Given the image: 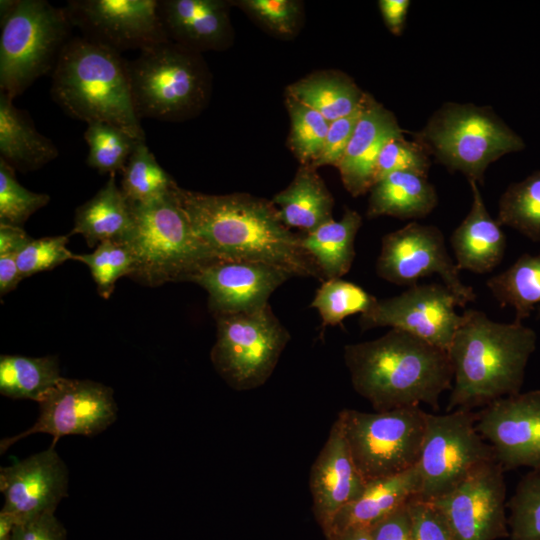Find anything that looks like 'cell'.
Instances as JSON below:
<instances>
[{
	"label": "cell",
	"instance_id": "obj_11",
	"mask_svg": "<svg viewBox=\"0 0 540 540\" xmlns=\"http://www.w3.org/2000/svg\"><path fill=\"white\" fill-rule=\"evenodd\" d=\"M476 413L456 409L445 414L426 413V425L417 463L421 488L417 500L432 502L453 491L476 470L495 461L492 447L475 426Z\"/></svg>",
	"mask_w": 540,
	"mask_h": 540
},
{
	"label": "cell",
	"instance_id": "obj_30",
	"mask_svg": "<svg viewBox=\"0 0 540 540\" xmlns=\"http://www.w3.org/2000/svg\"><path fill=\"white\" fill-rule=\"evenodd\" d=\"M285 94L311 107L332 122L357 110L365 92L344 73L322 71L292 83L286 88Z\"/></svg>",
	"mask_w": 540,
	"mask_h": 540
},
{
	"label": "cell",
	"instance_id": "obj_49",
	"mask_svg": "<svg viewBox=\"0 0 540 540\" xmlns=\"http://www.w3.org/2000/svg\"><path fill=\"white\" fill-rule=\"evenodd\" d=\"M32 239L21 227L0 223V255H17Z\"/></svg>",
	"mask_w": 540,
	"mask_h": 540
},
{
	"label": "cell",
	"instance_id": "obj_37",
	"mask_svg": "<svg viewBox=\"0 0 540 540\" xmlns=\"http://www.w3.org/2000/svg\"><path fill=\"white\" fill-rule=\"evenodd\" d=\"M291 128L288 144L301 165H312L321 153L329 121L311 107L285 94Z\"/></svg>",
	"mask_w": 540,
	"mask_h": 540
},
{
	"label": "cell",
	"instance_id": "obj_40",
	"mask_svg": "<svg viewBox=\"0 0 540 540\" xmlns=\"http://www.w3.org/2000/svg\"><path fill=\"white\" fill-rule=\"evenodd\" d=\"M49 201L48 194L23 187L16 179L15 169L0 158V223L21 227Z\"/></svg>",
	"mask_w": 540,
	"mask_h": 540
},
{
	"label": "cell",
	"instance_id": "obj_15",
	"mask_svg": "<svg viewBox=\"0 0 540 540\" xmlns=\"http://www.w3.org/2000/svg\"><path fill=\"white\" fill-rule=\"evenodd\" d=\"M64 8L82 37L118 53L169 40L158 0H70Z\"/></svg>",
	"mask_w": 540,
	"mask_h": 540
},
{
	"label": "cell",
	"instance_id": "obj_22",
	"mask_svg": "<svg viewBox=\"0 0 540 540\" xmlns=\"http://www.w3.org/2000/svg\"><path fill=\"white\" fill-rule=\"evenodd\" d=\"M232 5L225 0H160L158 10L170 41L202 53L221 51L232 43Z\"/></svg>",
	"mask_w": 540,
	"mask_h": 540
},
{
	"label": "cell",
	"instance_id": "obj_31",
	"mask_svg": "<svg viewBox=\"0 0 540 540\" xmlns=\"http://www.w3.org/2000/svg\"><path fill=\"white\" fill-rule=\"evenodd\" d=\"M486 285L501 307L515 309L514 322L522 323L536 306L540 318V254H522L505 271L489 278Z\"/></svg>",
	"mask_w": 540,
	"mask_h": 540
},
{
	"label": "cell",
	"instance_id": "obj_29",
	"mask_svg": "<svg viewBox=\"0 0 540 540\" xmlns=\"http://www.w3.org/2000/svg\"><path fill=\"white\" fill-rule=\"evenodd\" d=\"M361 225V215L347 208L340 220L332 219L300 237L302 247L324 279L341 278L350 271Z\"/></svg>",
	"mask_w": 540,
	"mask_h": 540
},
{
	"label": "cell",
	"instance_id": "obj_26",
	"mask_svg": "<svg viewBox=\"0 0 540 540\" xmlns=\"http://www.w3.org/2000/svg\"><path fill=\"white\" fill-rule=\"evenodd\" d=\"M282 223L305 233L331 221L334 198L312 165H300L291 183L274 195Z\"/></svg>",
	"mask_w": 540,
	"mask_h": 540
},
{
	"label": "cell",
	"instance_id": "obj_12",
	"mask_svg": "<svg viewBox=\"0 0 540 540\" xmlns=\"http://www.w3.org/2000/svg\"><path fill=\"white\" fill-rule=\"evenodd\" d=\"M459 271L446 249L442 231L434 225L412 221L382 237L376 272L392 284L411 287L419 279L437 274L465 307L476 294L461 281Z\"/></svg>",
	"mask_w": 540,
	"mask_h": 540
},
{
	"label": "cell",
	"instance_id": "obj_50",
	"mask_svg": "<svg viewBox=\"0 0 540 540\" xmlns=\"http://www.w3.org/2000/svg\"><path fill=\"white\" fill-rule=\"evenodd\" d=\"M21 280L16 255H0V295H6L14 290Z\"/></svg>",
	"mask_w": 540,
	"mask_h": 540
},
{
	"label": "cell",
	"instance_id": "obj_24",
	"mask_svg": "<svg viewBox=\"0 0 540 540\" xmlns=\"http://www.w3.org/2000/svg\"><path fill=\"white\" fill-rule=\"evenodd\" d=\"M421 488L418 465L398 475L370 482L362 495L335 516L330 532L370 529L397 509L417 498Z\"/></svg>",
	"mask_w": 540,
	"mask_h": 540
},
{
	"label": "cell",
	"instance_id": "obj_41",
	"mask_svg": "<svg viewBox=\"0 0 540 540\" xmlns=\"http://www.w3.org/2000/svg\"><path fill=\"white\" fill-rule=\"evenodd\" d=\"M240 7L269 33L281 38L293 37L301 27L303 4L297 0H240Z\"/></svg>",
	"mask_w": 540,
	"mask_h": 540
},
{
	"label": "cell",
	"instance_id": "obj_2",
	"mask_svg": "<svg viewBox=\"0 0 540 540\" xmlns=\"http://www.w3.org/2000/svg\"><path fill=\"white\" fill-rule=\"evenodd\" d=\"M344 361L354 390L377 412L422 403L437 410L452 388L448 352L398 329L346 345Z\"/></svg>",
	"mask_w": 540,
	"mask_h": 540
},
{
	"label": "cell",
	"instance_id": "obj_16",
	"mask_svg": "<svg viewBox=\"0 0 540 540\" xmlns=\"http://www.w3.org/2000/svg\"><path fill=\"white\" fill-rule=\"evenodd\" d=\"M504 469L495 460L476 470L453 491L432 502L454 540L508 537Z\"/></svg>",
	"mask_w": 540,
	"mask_h": 540
},
{
	"label": "cell",
	"instance_id": "obj_21",
	"mask_svg": "<svg viewBox=\"0 0 540 540\" xmlns=\"http://www.w3.org/2000/svg\"><path fill=\"white\" fill-rule=\"evenodd\" d=\"M403 134L395 115L365 92L359 120L337 166L345 189L353 197L370 191L381 149L387 141Z\"/></svg>",
	"mask_w": 540,
	"mask_h": 540
},
{
	"label": "cell",
	"instance_id": "obj_52",
	"mask_svg": "<svg viewBox=\"0 0 540 540\" xmlns=\"http://www.w3.org/2000/svg\"><path fill=\"white\" fill-rule=\"evenodd\" d=\"M19 523L18 518L11 512H0V540H11L12 533Z\"/></svg>",
	"mask_w": 540,
	"mask_h": 540
},
{
	"label": "cell",
	"instance_id": "obj_8",
	"mask_svg": "<svg viewBox=\"0 0 540 540\" xmlns=\"http://www.w3.org/2000/svg\"><path fill=\"white\" fill-rule=\"evenodd\" d=\"M0 20V92L14 99L54 70L73 25L46 0H1Z\"/></svg>",
	"mask_w": 540,
	"mask_h": 540
},
{
	"label": "cell",
	"instance_id": "obj_25",
	"mask_svg": "<svg viewBox=\"0 0 540 540\" xmlns=\"http://www.w3.org/2000/svg\"><path fill=\"white\" fill-rule=\"evenodd\" d=\"M134 225L132 206L110 174L105 185L75 211L69 236L80 234L89 247L114 240L124 242Z\"/></svg>",
	"mask_w": 540,
	"mask_h": 540
},
{
	"label": "cell",
	"instance_id": "obj_39",
	"mask_svg": "<svg viewBox=\"0 0 540 540\" xmlns=\"http://www.w3.org/2000/svg\"><path fill=\"white\" fill-rule=\"evenodd\" d=\"M506 506L509 540H540V470L521 478Z\"/></svg>",
	"mask_w": 540,
	"mask_h": 540
},
{
	"label": "cell",
	"instance_id": "obj_4",
	"mask_svg": "<svg viewBox=\"0 0 540 540\" xmlns=\"http://www.w3.org/2000/svg\"><path fill=\"white\" fill-rule=\"evenodd\" d=\"M51 95L72 118L108 123L145 140L120 53L84 37L63 48L52 72Z\"/></svg>",
	"mask_w": 540,
	"mask_h": 540
},
{
	"label": "cell",
	"instance_id": "obj_23",
	"mask_svg": "<svg viewBox=\"0 0 540 540\" xmlns=\"http://www.w3.org/2000/svg\"><path fill=\"white\" fill-rule=\"evenodd\" d=\"M469 183L471 208L453 231L450 243L459 270L485 274L498 266L504 257L506 236L501 225L488 212L479 184L475 181Z\"/></svg>",
	"mask_w": 540,
	"mask_h": 540
},
{
	"label": "cell",
	"instance_id": "obj_18",
	"mask_svg": "<svg viewBox=\"0 0 540 540\" xmlns=\"http://www.w3.org/2000/svg\"><path fill=\"white\" fill-rule=\"evenodd\" d=\"M294 277L276 265L248 260H217L191 280L208 293L215 315L253 312L267 306L272 293Z\"/></svg>",
	"mask_w": 540,
	"mask_h": 540
},
{
	"label": "cell",
	"instance_id": "obj_45",
	"mask_svg": "<svg viewBox=\"0 0 540 540\" xmlns=\"http://www.w3.org/2000/svg\"><path fill=\"white\" fill-rule=\"evenodd\" d=\"M414 540H454L442 516L430 503L410 501Z\"/></svg>",
	"mask_w": 540,
	"mask_h": 540
},
{
	"label": "cell",
	"instance_id": "obj_32",
	"mask_svg": "<svg viewBox=\"0 0 540 540\" xmlns=\"http://www.w3.org/2000/svg\"><path fill=\"white\" fill-rule=\"evenodd\" d=\"M62 378L56 356H0V393L38 402Z\"/></svg>",
	"mask_w": 540,
	"mask_h": 540
},
{
	"label": "cell",
	"instance_id": "obj_47",
	"mask_svg": "<svg viewBox=\"0 0 540 540\" xmlns=\"http://www.w3.org/2000/svg\"><path fill=\"white\" fill-rule=\"evenodd\" d=\"M372 540H414L410 502L368 529Z\"/></svg>",
	"mask_w": 540,
	"mask_h": 540
},
{
	"label": "cell",
	"instance_id": "obj_46",
	"mask_svg": "<svg viewBox=\"0 0 540 540\" xmlns=\"http://www.w3.org/2000/svg\"><path fill=\"white\" fill-rule=\"evenodd\" d=\"M11 540H66V530L54 513L47 512L18 523Z\"/></svg>",
	"mask_w": 540,
	"mask_h": 540
},
{
	"label": "cell",
	"instance_id": "obj_7",
	"mask_svg": "<svg viewBox=\"0 0 540 540\" xmlns=\"http://www.w3.org/2000/svg\"><path fill=\"white\" fill-rule=\"evenodd\" d=\"M413 137L449 171L478 184L491 163L525 147L491 107L472 103L445 102Z\"/></svg>",
	"mask_w": 540,
	"mask_h": 540
},
{
	"label": "cell",
	"instance_id": "obj_34",
	"mask_svg": "<svg viewBox=\"0 0 540 540\" xmlns=\"http://www.w3.org/2000/svg\"><path fill=\"white\" fill-rule=\"evenodd\" d=\"M497 222L540 241V171L511 183L499 200Z\"/></svg>",
	"mask_w": 540,
	"mask_h": 540
},
{
	"label": "cell",
	"instance_id": "obj_48",
	"mask_svg": "<svg viewBox=\"0 0 540 540\" xmlns=\"http://www.w3.org/2000/svg\"><path fill=\"white\" fill-rule=\"evenodd\" d=\"M378 6L388 30L393 35L400 36L405 27L410 1L380 0Z\"/></svg>",
	"mask_w": 540,
	"mask_h": 540
},
{
	"label": "cell",
	"instance_id": "obj_28",
	"mask_svg": "<svg viewBox=\"0 0 540 540\" xmlns=\"http://www.w3.org/2000/svg\"><path fill=\"white\" fill-rule=\"evenodd\" d=\"M54 143L40 134L30 117L0 92V158L22 172L37 170L58 156Z\"/></svg>",
	"mask_w": 540,
	"mask_h": 540
},
{
	"label": "cell",
	"instance_id": "obj_6",
	"mask_svg": "<svg viewBox=\"0 0 540 540\" xmlns=\"http://www.w3.org/2000/svg\"><path fill=\"white\" fill-rule=\"evenodd\" d=\"M138 118L179 122L197 116L211 94V75L201 53L173 41L126 60Z\"/></svg>",
	"mask_w": 540,
	"mask_h": 540
},
{
	"label": "cell",
	"instance_id": "obj_9",
	"mask_svg": "<svg viewBox=\"0 0 540 540\" xmlns=\"http://www.w3.org/2000/svg\"><path fill=\"white\" fill-rule=\"evenodd\" d=\"M426 413L419 406L373 413L353 409L339 412L352 458L367 484L417 465Z\"/></svg>",
	"mask_w": 540,
	"mask_h": 540
},
{
	"label": "cell",
	"instance_id": "obj_10",
	"mask_svg": "<svg viewBox=\"0 0 540 540\" xmlns=\"http://www.w3.org/2000/svg\"><path fill=\"white\" fill-rule=\"evenodd\" d=\"M216 341L211 362L234 390L262 386L272 375L290 334L268 304L246 313L215 315Z\"/></svg>",
	"mask_w": 540,
	"mask_h": 540
},
{
	"label": "cell",
	"instance_id": "obj_42",
	"mask_svg": "<svg viewBox=\"0 0 540 540\" xmlns=\"http://www.w3.org/2000/svg\"><path fill=\"white\" fill-rule=\"evenodd\" d=\"M429 152L419 141L407 140L403 135L387 141L375 166L374 184L394 172H414L427 176L431 166Z\"/></svg>",
	"mask_w": 540,
	"mask_h": 540
},
{
	"label": "cell",
	"instance_id": "obj_20",
	"mask_svg": "<svg viewBox=\"0 0 540 540\" xmlns=\"http://www.w3.org/2000/svg\"><path fill=\"white\" fill-rule=\"evenodd\" d=\"M366 486L337 416L309 474L312 510L323 534L329 530L337 513L359 498Z\"/></svg>",
	"mask_w": 540,
	"mask_h": 540
},
{
	"label": "cell",
	"instance_id": "obj_5",
	"mask_svg": "<svg viewBox=\"0 0 540 540\" xmlns=\"http://www.w3.org/2000/svg\"><path fill=\"white\" fill-rule=\"evenodd\" d=\"M175 185L162 197L131 205L134 225L124 242L135 257L130 278L143 285L191 282L201 269L220 260L194 232Z\"/></svg>",
	"mask_w": 540,
	"mask_h": 540
},
{
	"label": "cell",
	"instance_id": "obj_51",
	"mask_svg": "<svg viewBox=\"0 0 540 540\" xmlns=\"http://www.w3.org/2000/svg\"><path fill=\"white\" fill-rule=\"evenodd\" d=\"M325 536L326 540H372L366 529H348L338 532H330Z\"/></svg>",
	"mask_w": 540,
	"mask_h": 540
},
{
	"label": "cell",
	"instance_id": "obj_43",
	"mask_svg": "<svg viewBox=\"0 0 540 540\" xmlns=\"http://www.w3.org/2000/svg\"><path fill=\"white\" fill-rule=\"evenodd\" d=\"M69 235L48 236L32 239L16 255L21 278L51 270L68 260L74 253L67 248Z\"/></svg>",
	"mask_w": 540,
	"mask_h": 540
},
{
	"label": "cell",
	"instance_id": "obj_35",
	"mask_svg": "<svg viewBox=\"0 0 540 540\" xmlns=\"http://www.w3.org/2000/svg\"><path fill=\"white\" fill-rule=\"evenodd\" d=\"M378 299L359 285L342 278L325 279L310 304L322 320V326H336L350 315L370 310Z\"/></svg>",
	"mask_w": 540,
	"mask_h": 540
},
{
	"label": "cell",
	"instance_id": "obj_19",
	"mask_svg": "<svg viewBox=\"0 0 540 540\" xmlns=\"http://www.w3.org/2000/svg\"><path fill=\"white\" fill-rule=\"evenodd\" d=\"M68 469L54 446L10 466L0 468L2 510L19 523L37 515L54 513L68 494Z\"/></svg>",
	"mask_w": 540,
	"mask_h": 540
},
{
	"label": "cell",
	"instance_id": "obj_1",
	"mask_svg": "<svg viewBox=\"0 0 540 540\" xmlns=\"http://www.w3.org/2000/svg\"><path fill=\"white\" fill-rule=\"evenodd\" d=\"M196 235L220 260H248L281 267L294 277L323 280L299 235L286 227L278 209L247 193L206 194L174 187Z\"/></svg>",
	"mask_w": 540,
	"mask_h": 540
},
{
	"label": "cell",
	"instance_id": "obj_3",
	"mask_svg": "<svg viewBox=\"0 0 540 540\" xmlns=\"http://www.w3.org/2000/svg\"><path fill=\"white\" fill-rule=\"evenodd\" d=\"M448 349L453 386L447 410H471L520 392L536 349V332L522 323H499L465 310Z\"/></svg>",
	"mask_w": 540,
	"mask_h": 540
},
{
	"label": "cell",
	"instance_id": "obj_38",
	"mask_svg": "<svg viewBox=\"0 0 540 540\" xmlns=\"http://www.w3.org/2000/svg\"><path fill=\"white\" fill-rule=\"evenodd\" d=\"M73 260L84 263L90 270L99 295L108 299L121 277H130L135 269V257L130 247L121 241L99 243L93 252L75 254Z\"/></svg>",
	"mask_w": 540,
	"mask_h": 540
},
{
	"label": "cell",
	"instance_id": "obj_14",
	"mask_svg": "<svg viewBox=\"0 0 540 540\" xmlns=\"http://www.w3.org/2000/svg\"><path fill=\"white\" fill-rule=\"evenodd\" d=\"M456 296L440 283L416 284L399 295L378 299L360 315L362 330L391 327L448 351L463 316Z\"/></svg>",
	"mask_w": 540,
	"mask_h": 540
},
{
	"label": "cell",
	"instance_id": "obj_33",
	"mask_svg": "<svg viewBox=\"0 0 540 540\" xmlns=\"http://www.w3.org/2000/svg\"><path fill=\"white\" fill-rule=\"evenodd\" d=\"M121 191L131 205L169 193L176 182L159 165L145 141H139L122 171Z\"/></svg>",
	"mask_w": 540,
	"mask_h": 540
},
{
	"label": "cell",
	"instance_id": "obj_17",
	"mask_svg": "<svg viewBox=\"0 0 540 540\" xmlns=\"http://www.w3.org/2000/svg\"><path fill=\"white\" fill-rule=\"evenodd\" d=\"M475 426L504 470H540V390L487 404L476 413Z\"/></svg>",
	"mask_w": 540,
	"mask_h": 540
},
{
	"label": "cell",
	"instance_id": "obj_13",
	"mask_svg": "<svg viewBox=\"0 0 540 540\" xmlns=\"http://www.w3.org/2000/svg\"><path fill=\"white\" fill-rule=\"evenodd\" d=\"M39 416L27 430L0 441V453L15 442L35 433L53 437L51 446L66 435L94 436L106 430L117 419L113 389L92 380L62 377L37 402Z\"/></svg>",
	"mask_w": 540,
	"mask_h": 540
},
{
	"label": "cell",
	"instance_id": "obj_27",
	"mask_svg": "<svg viewBox=\"0 0 540 540\" xmlns=\"http://www.w3.org/2000/svg\"><path fill=\"white\" fill-rule=\"evenodd\" d=\"M366 216H391L402 220L429 215L438 204L435 187L427 176L402 171L377 181L369 191Z\"/></svg>",
	"mask_w": 540,
	"mask_h": 540
},
{
	"label": "cell",
	"instance_id": "obj_44",
	"mask_svg": "<svg viewBox=\"0 0 540 540\" xmlns=\"http://www.w3.org/2000/svg\"><path fill=\"white\" fill-rule=\"evenodd\" d=\"M361 110L362 103L360 107L351 114L329 123L323 148L312 166L315 168L326 165L338 166L351 140Z\"/></svg>",
	"mask_w": 540,
	"mask_h": 540
},
{
	"label": "cell",
	"instance_id": "obj_36",
	"mask_svg": "<svg viewBox=\"0 0 540 540\" xmlns=\"http://www.w3.org/2000/svg\"><path fill=\"white\" fill-rule=\"evenodd\" d=\"M84 139L89 147L87 164L101 174L123 171L139 141L121 128L102 122L87 124Z\"/></svg>",
	"mask_w": 540,
	"mask_h": 540
}]
</instances>
